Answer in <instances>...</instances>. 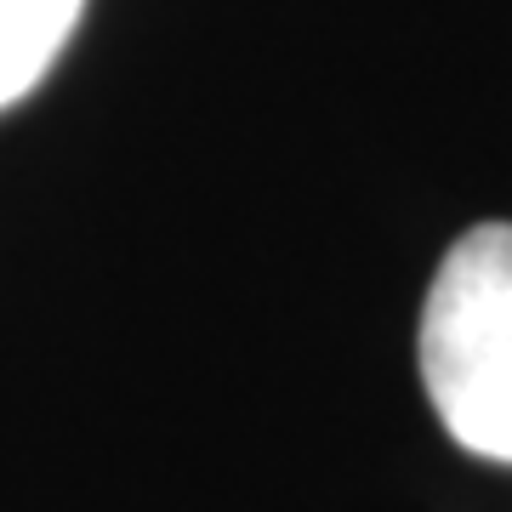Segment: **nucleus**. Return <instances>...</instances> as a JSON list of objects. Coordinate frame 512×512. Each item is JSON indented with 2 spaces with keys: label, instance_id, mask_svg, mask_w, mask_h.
<instances>
[{
  "label": "nucleus",
  "instance_id": "obj_1",
  "mask_svg": "<svg viewBox=\"0 0 512 512\" xmlns=\"http://www.w3.org/2000/svg\"><path fill=\"white\" fill-rule=\"evenodd\" d=\"M421 382L444 433L512 467V222L461 234L421 308Z\"/></svg>",
  "mask_w": 512,
  "mask_h": 512
},
{
  "label": "nucleus",
  "instance_id": "obj_2",
  "mask_svg": "<svg viewBox=\"0 0 512 512\" xmlns=\"http://www.w3.org/2000/svg\"><path fill=\"white\" fill-rule=\"evenodd\" d=\"M80 12L86 0H0V109L23 103L46 80Z\"/></svg>",
  "mask_w": 512,
  "mask_h": 512
}]
</instances>
